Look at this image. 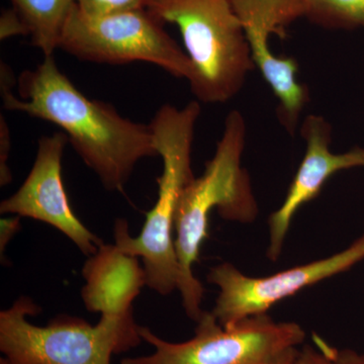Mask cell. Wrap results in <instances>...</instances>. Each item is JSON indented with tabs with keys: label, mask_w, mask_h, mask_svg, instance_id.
Segmentation results:
<instances>
[{
	"label": "cell",
	"mask_w": 364,
	"mask_h": 364,
	"mask_svg": "<svg viewBox=\"0 0 364 364\" xmlns=\"http://www.w3.org/2000/svg\"><path fill=\"white\" fill-rule=\"evenodd\" d=\"M18 87L21 98L2 93L4 109L60 127L107 191H123L138 162L158 155L149 124L135 123L112 105L86 97L59 70L53 56L23 71Z\"/></svg>",
	"instance_id": "6da1fadb"
},
{
	"label": "cell",
	"mask_w": 364,
	"mask_h": 364,
	"mask_svg": "<svg viewBox=\"0 0 364 364\" xmlns=\"http://www.w3.org/2000/svg\"><path fill=\"white\" fill-rule=\"evenodd\" d=\"M296 353H298V349H291V350L282 354L279 358H277V360L272 364H294Z\"/></svg>",
	"instance_id": "ffe728a7"
},
{
	"label": "cell",
	"mask_w": 364,
	"mask_h": 364,
	"mask_svg": "<svg viewBox=\"0 0 364 364\" xmlns=\"http://www.w3.org/2000/svg\"><path fill=\"white\" fill-rule=\"evenodd\" d=\"M304 18L326 30H364V0H301Z\"/></svg>",
	"instance_id": "5bb4252c"
},
{
	"label": "cell",
	"mask_w": 364,
	"mask_h": 364,
	"mask_svg": "<svg viewBox=\"0 0 364 364\" xmlns=\"http://www.w3.org/2000/svg\"><path fill=\"white\" fill-rule=\"evenodd\" d=\"M243 26L254 65L279 100V123L294 133L310 95L298 81L299 63L293 57H279L272 51L270 37L284 39L287 28L304 18L301 0H231Z\"/></svg>",
	"instance_id": "9c48e42d"
},
{
	"label": "cell",
	"mask_w": 364,
	"mask_h": 364,
	"mask_svg": "<svg viewBox=\"0 0 364 364\" xmlns=\"http://www.w3.org/2000/svg\"><path fill=\"white\" fill-rule=\"evenodd\" d=\"M196 324L195 336L179 343L140 326L141 338L154 352L124 358L121 364H272L306 338L296 323L275 322L267 314L223 327L212 312H203Z\"/></svg>",
	"instance_id": "8992f818"
},
{
	"label": "cell",
	"mask_w": 364,
	"mask_h": 364,
	"mask_svg": "<svg viewBox=\"0 0 364 364\" xmlns=\"http://www.w3.org/2000/svg\"><path fill=\"white\" fill-rule=\"evenodd\" d=\"M30 28L33 45L54 56L76 0H11Z\"/></svg>",
	"instance_id": "4fadbf2b"
},
{
	"label": "cell",
	"mask_w": 364,
	"mask_h": 364,
	"mask_svg": "<svg viewBox=\"0 0 364 364\" xmlns=\"http://www.w3.org/2000/svg\"><path fill=\"white\" fill-rule=\"evenodd\" d=\"M246 122L237 109L228 114L214 156L205 171L186 186L179 200L174 224V246L179 268L178 291L182 306L191 320L202 310L203 287L193 273L203 244L210 235V217L217 210L227 221L251 223L258 215L247 170L242 166L246 143Z\"/></svg>",
	"instance_id": "7a4b0ae2"
},
{
	"label": "cell",
	"mask_w": 364,
	"mask_h": 364,
	"mask_svg": "<svg viewBox=\"0 0 364 364\" xmlns=\"http://www.w3.org/2000/svg\"><path fill=\"white\" fill-rule=\"evenodd\" d=\"M11 150V136L6 117L0 116V186H9L13 181V173L9 169V157Z\"/></svg>",
	"instance_id": "ac0fdd59"
},
{
	"label": "cell",
	"mask_w": 364,
	"mask_h": 364,
	"mask_svg": "<svg viewBox=\"0 0 364 364\" xmlns=\"http://www.w3.org/2000/svg\"><path fill=\"white\" fill-rule=\"evenodd\" d=\"M148 11L178 28L198 102L225 104L240 92L255 65L231 0H152Z\"/></svg>",
	"instance_id": "277c9868"
},
{
	"label": "cell",
	"mask_w": 364,
	"mask_h": 364,
	"mask_svg": "<svg viewBox=\"0 0 364 364\" xmlns=\"http://www.w3.org/2000/svg\"><path fill=\"white\" fill-rule=\"evenodd\" d=\"M41 312L28 296H21L0 312V351L16 364H111L112 355L143 341L134 313L102 315L95 325L60 315L44 327L30 316Z\"/></svg>",
	"instance_id": "5b68a950"
},
{
	"label": "cell",
	"mask_w": 364,
	"mask_h": 364,
	"mask_svg": "<svg viewBox=\"0 0 364 364\" xmlns=\"http://www.w3.org/2000/svg\"><path fill=\"white\" fill-rule=\"evenodd\" d=\"M148 9L90 18L74 7L59 49L83 61L109 65L147 62L188 80L193 65L188 54Z\"/></svg>",
	"instance_id": "52a82bcc"
},
{
	"label": "cell",
	"mask_w": 364,
	"mask_h": 364,
	"mask_svg": "<svg viewBox=\"0 0 364 364\" xmlns=\"http://www.w3.org/2000/svg\"><path fill=\"white\" fill-rule=\"evenodd\" d=\"M314 346L298 350L294 364H364V353L353 349H340L314 335Z\"/></svg>",
	"instance_id": "9a60e30c"
},
{
	"label": "cell",
	"mask_w": 364,
	"mask_h": 364,
	"mask_svg": "<svg viewBox=\"0 0 364 364\" xmlns=\"http://www.w3.org/2000/svg\"><path fill=\"white\" fill-rule=\"evenodd\" d=\"M363 259L364 235L341 252L269 277H249L231 263H222L208 274V282L220 291L212 314L223 327H232L245 318L264 315L279 301L347 272Z\"/></svg>",
	"instance_id": "ba28073f"
},
{
	"label": "cell",
	"mask_w": 364,
	"mask_h": 364,
	"mask_svg": "<svg viewBox=\"0 0 364 364\" xmlns=\"http://www.w3.org/2000/svg\"><path fill=\"white\" fill-rule=\"evenodd\" d=\"M21 218L20 215L2 218L0 220V258L4 260V253L6 251L7 245L13 240L14 237L20 232Z\"/></svg>",
	"instance_id": "d6986e66"
},
{
	"label": "cell",
	"mask_w": 364,
	"mask_h": 364,
	"mask_svg": "<svg viewBox=\"0 0 364 364\" xmlns=\"http://www.w3.org/2000/svg\"><path fill=\"white\" fill-rule=\"evenodd\" d=\"M306 152L284 203L270 215L267 257L279 259L294 215L299 208L315 200L326 182L343 170L364 168V148L355 147L335 154L331 151V124L320 114H309L301 126Z\"/></svg>",
	"instance_id": "8fae6325"
},
{
	"label": "cell",
	"mask_w": 364,
	"mask_h": 364,
	"mask_svg": "<svg viewBox=\"0 0 364 364\" xmlns=\"http://www.w3.org/2000/svg\"><path fill=\"white\" fill-rule=\"evenodd\" d=\"M152 0H76L78 11L90 18L148 9Z\"/></svg>",
	"instance_id": "2e32d148"
},
{
	"label": "cell",
	"mask_w": 364,
	"mask_h": 364,
	"mask_svg": "<svg viewBox=\"0 0 364 364\" xmlns=\"http://www.w3.org/2000/svg\"><path fill=\"white\" fill-rule=\"evenodd\" d=\"M202 112L193 100L182 109L164 105L149 124L163 171L157 179L158 196L146 215L142 231L132 237L127 220L117 219L114 244L124 252L142 259L147 287L161 296L178 289L181 268L174 246V224L179 200L195 178L191 167L196 124Z\"/></svg>",
	"instance_id": "3957f363"
},
{
	"label": "cell",
	"mask_w": 364,
	"mask_h": 364,
	"mask_svg": "<svg viewBox=\"0 0 364 364\" xmlns=\"http://www.w3.org/2000/svg\"><path fill=\"white\" fill-rule=\"evenodd\" d=\"M67 142L68 138L61 133L40 139L30 173L13 196L2 200L0 213L50 225L90 257L104 241L92 233L72 210L62 178V157Z\"/></svg>",
	"instance_id": "30bf717a"
},
{
	"label": "cell",
	"mask_w": 364,
	"mask_h": 364,
	"mask_svg": "<svg viewBox=\"0 0 364 364\" xmlns=\"http://www.w3.org/2000/svg\"><path fill=\"white\" fill-rule=\"evenodd\" d=\"M0 364H16V363H11V361H9V359L2 358H0Z\"/></svg>",
	"instance_id": "44dd1931"
},
{
	"label": "cell",
	"mask_w": 364,
	"mask_h": 364,
	"mask_svg": "<svg viewBox=\"0 0 364 364\" xmlns=\"http://www.w3.org/2000/svg\"><path fill=\"white\" fill-rule=\"evenodd\" d=\"M85 284L81 298L86 310L100 315L134 313L133 304L147 277L136 256L122 251L116 244L102 243L82 268Z\"/></svg>",
	"instance_id": "7c38bea8"
},
{
	"label": "cell",
	"mask_w": 364,
	"mask_h": 364,
	"mask_svg": "<svg viewBox=\"0 0 364 364\" xmlns=\"http://www.w3.org/2000/svg\"><path fill=\"white\" fill-rule=\"evenodd\" d=\"M30 33V28L16 9L11 7L2 11L0 14V40L4 41L16 36H26Z\"/></svg>",
	"instance_id": "e0dca14e"
}]
</instances>
